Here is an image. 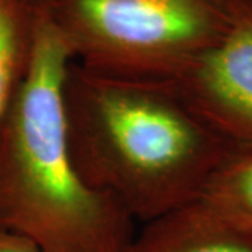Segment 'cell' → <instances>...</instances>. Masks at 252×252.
<instances>
[{
    "instance_id": "3957f363",
    "label": "cell",
    "mask_w": 252,
    "mask_h": 252,
    "mask_svg": "<svg viewBox=\"0 0 252 252\" xmlns=\"http://www.w3.org/2000/svg\"><path fill=\"white\" fill-rule=\"evenodd\" d=\"M74 62L94 72L177 80L216 45L230 0H38Z\"/></svg>"
},
{
    "instance_id": "277c9868",
    "label": "cell",
    "mask_w": 252,
    "mask_h": 252,
    "mask_svg": "<svg viewBox=\"0 0 252 252\" xmlns=\"http://www.w3.org/2000/svg\"><path fill=\"white\" fill-rule=\"evenodd\" d=\"M175 81L220 135L252 146V0H230L223 36Z\"/></svg>"
},
{
    "instance_id": "7a4b0ae2",
    "label": "cell",
    "mask_w": 252,
    "mask_h": 252,
    "mask_svg": "<svg viewBox=\"0 0 252 252\" xmlns=\"http://www.w3.org/2000/svg\"><path fill=\"white\" fill-rule=\"evenodd\" d=\"M74 61L36 0L27 73L0 124V227L42 252H124L133 217L83 180L69 149L63 84Z\"/></svg>"
},
{
    "instance_id": "ba28073f",
    "label": "cell",
    "mask_w": 252,
    "mask_h": 252,
    "mask_svg": "<svg viewBox=\"0 0 252 252\" xmlns=\"http://www.w3.org/2000/svg\"><path fill=\"white\" fill-rule=\"evenodd\" d=\"M0 252H42L35 241L9 228L0 227Z\"/></svg>"
},
{
    "instance_id": "9c48e42d",
    "label": "cell",
    "mask_w": 252,
    "mask_h": 252,
    "mask_svg": "<svg viewBox=\"0 0 252 252\" xmlns=\"http://www.w3.org/2000/svg\"><path fill=\"white\" fill-rule=\"evenodd\" d=\"M32 1H36V0H32Z\"/></svg>"
},
{
    "instance_id": "6da1fadb",
    "label": "cell",
    "mask_w": 252,
    "mask_h": 252,
    "mask_svg": "<svg viewBox=\"0 0 252 252\" xmlns=\"http://www.w3.org/2000/svg\"><path fill=\"white\" fill-rule=\"evenodd\" d=\"M63 105L83 180L143 223L198 200L233 146L175 80L112 76L73 62Z\"/></svg>"
},
{
    "instance_id": "5b68a950",
    "label": "cell",
    "mask_w": 252,
    "mask_h": 252,
    "mask_svg": "<svg viewBox=\"0 0 252 252\" xmlns=\"http://www.w3.org/2000/svg\"><path fill=\"white\" fill-rule=\"evenodd\" d=\"M124 252H252V231L198 199L144 223Z\"/></svg>"
},
{
    "instance_id": "52a82bcc",
    "label": "cell",
    "mask_w": 252,
    "mask_h": 252,
    "mask_svg": "<svg viewBox=\"0 0 252 252\" xmlns=\"http://www.w3.org/2000/svg\"><path fill=\"white\" fill-rule=\"evenodd\" d=\"M199 200L225 220L252 231V146H231Z\"/></svg>"
},
{
    "instance_id": "8992f818",
    "label": "cell",
    "mask_w": 252,
    "mask_h": 252,
    "mask_svg": "<svg viewBox=\"0 0 252 252\" xmlns=\"http://www.w3.org/2000/svg\"><path fill=\"white\" fill-rule=\"evenodd\" d=\"M35 1L0 0V124L30 63Z\"/></svg>"
}]
</instances>
